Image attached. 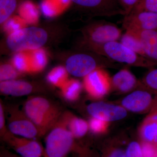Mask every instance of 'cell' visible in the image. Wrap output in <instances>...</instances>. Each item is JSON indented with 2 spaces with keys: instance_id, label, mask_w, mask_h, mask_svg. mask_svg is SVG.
<instances>
[{
  "instance_id": "obj_1",
  "label": "cell",
  "mask_w": 157,
  "mask_h": 157,
  "mask_svg": "<svg viewBox=\"0 0 157 157\" xmlns=\"http://www.w3.org/2000/svg\"><path fill=\"white\" fill-rule=\"evenodd\" d=\"M72 34L68 25L61 21H48L20 29L2 39L0 52L9 55L26 50L54 47L65 42Z\"/></svg>"
},
{
  "instance_id": "obj_2",
  "label": "cell",
  "mask_w": 157,
  "mask_h": 157,
  "mask_svg": "<svg viewBox=\"0 0 157 157\" xmlns=\"http://www.w3.org/2000/svg\"><path fill=\"white\" fill-rule=\"evenodd\" d=\"M53 56L61 62L68 73L75 77H85L98 69L119 66L99 54L77 47L72 50L55 52Z\"/></svg>"
},
{
  "instance_id": "obj_3",
  "label": "cell",
  "mask_w": 157,
  "mask_h": 157,
  "mask_svg": "<svg viewBox=\"0 0 157 157\" xmlns=\"http://www.w3.org/2000/svg\"><path fill=\"white\" fill-rule=\"evenodd\" d=\"M76 47L94 52L116 63L142 67H155L146 58L134 52L118 41L97 44L80 40Z\"/></svg>"
},
{
  "instance_id": "obj_4",
  "label": "cell",
  "mask_w": 157,
  "mask_h": 157,
  "mask_svg": "<svg viewBox=\"0 0 157 157\" xmlns=\"http://www.w3.org/2000/svg\"><path fill=\"white\" fill-rule=\"evenodd\" d=\"M23 111L39 130L41 137L50 131L62 114L57 106L40 96L28 98L24 105Z\"/></svg>"
},
{
  "instance_id": "obj_5",
  "label": "cell",
  "mask_w": 157,
  "mask_h": 157,
  "mask_svg": "<svg viewBox=\"0 0 157 157\" xmlns=\"http://www.w3.org/2000/svg\"><path fill=\"white\" fill-rule=\"evenodd\" d=\"M74 138L62 115L45 138L43 157H68L73 148Z\"/></svg>"
},
{
  "instance_id": "obj_6",
  "label": "cell",
  "mask_w": 157,
  "mask_h": 157,
  "mask_svg": "<svg viewBox=\"0 0 157 157\" xmlns=\"http://www.w3.org/2000/svg\"><path fill=\"white\" fill-rule=\"evenodd\" d=\"M73 10L89 19L95 17L125 16V12L118 0H70Z\"/></svg>"
},
{
  "instance_id": "obj_7",
  "label": "cell",
  "mask_w": 157,
  "mask_h": 157,
  "mask_svg": "<svg viewBox=\"0 0 157 157\" xmlns=\"http://www.w3.org/2000/svg\"><path fill=\"white\" fill-rule=\"evenodd\" d=\"M79 32L82 35L80 40L97 44L117 41L122 36L120 29L115 24L105 20L90 21Z\"/></svg>"
},
{
  "instance_id": "obj_8",
  "label": "cell",
  "mask_w": 157,
  "mask_h": 157,
  "mask_svg": "<svg viewBox=\"0 0 157 157\" xmlns=\"http://www.w3.org/2000/svg\"><path fill=\"white\" fill-rule=\"evenodd\" d=\"M7 128L13 135L20 137L30 139L41 137L39 130L23 110L16 107L9 108Z\"/></svg>"
},
{
  "instance_id": "obj_9",
  "label": "cell",
  "mask_w": 157,
  "mask_h": 157,
  "mask_svg": "<svg viewBox=\"0 0 157 157\" xmlns=\"http://www.w3.org/2000/svg\"><path fill=\"white\" fill-rule=\"evenodd\" d=\"M2 139L21 156L43 157L44 147L35 139L16 136L9 131Z\"/></svg>"
},
{
  "instance_id": "obj_10",
  "label": "cell",
  "mask_w": 157,
  "mask_h": 157,
  "mask_svg": "<svg viewBox=\"0 0 157 157\" xmlns=\"http://www.w3.org/2000/svg\"><path fill=\"white\" fill-rule=\"evenodd\" d=\"M122 25L125 31L135 33L157 30V13L149 11H132L125 15Z\"/></svg>"
},
{
  "instance_id": "obj_11",
  "label": "cell",
  "mask_w": 157,
  "mask_h": 157,
  "mask_svg": "<svg viewBox=\"0 0 157 157\" xmlns=\"http://www.w3.org/2000/svg\"><path fill=\"white\" fill-rule=\"evenodd\" d=\"M84 85L90 96L99 98L107 94L111 83L107 73L102 69H98L84 77Z\"/></svg>"
},
{
  "instance_id": "obj_12",
  "label": "cell",
  "mask_w": 157,
  "mask_h": 157,
  "mask_svg": "<svg viewBox=\"0 0 157 157\" xmlns=\"http://www.w3.org/2000/svg\"><path fill=\"white\" fill-rule=\"evenodd\" d=\"M87 110L93 117L106 122L119 120L127 115L126 110L124 107L103 102H97L89 104Z\"/></svg>"
},
{
  "instance_id": "obj_13",
  "label": "cell",
  "mask_w": 157,
  "mask_h": 157,
  "mask_svg": "<svg viewBox=\"0 0 157 157\" xmlns=\"http://www.w3.org/2000/svg\"><path fill=\"white\" fill-rule=\"evenodd\" d=\"M39 83L19 79L0 82V92L5 95L21 97L33 94L39 90Z\"/></svg>"
},
{
  "instance_id": "obj_14",
  "label": "cell",
  "mask_w": 157,
  "mask_h": 157,
  "mask_svg": "<svg viewBox=\"0 0 157 157\" xmlns=\"http://www.w3.org/2000/svg\"><path fill=\"white\" fill-rule=\"evenodd\" d=\"M151 92L146 90H137L124 98L122 104L124 108L135 112L144 111L154 104Z\"/></svg>"
},
{
  "instance_id": "obj_15",
  "label": "cell",
  "mask_w": 157,
  "mask_h": 157,
  "mask_svg": "<svg viewBox=\"0 0 157 157\" xmlns=\"http://www.w3.org/2000/svg\"><path fill=\"white\" fill-rule=\"evenodd\" d=\"M134 33L140 39L145 58L157 66V30Z\"/></svg>"
},
{
  "instance_id": "obj_16",
  "label": "cell",
  "mask_w": 157,
  "mask_h": 157,
  "mask_svg": "<svg viewBox=\"0 0 157 157\" xmlns=\"http://www.w3.org/2000/svg\"><path fill=\"white\" fill-rule=\"evenodd\" d=\"M113 87L121 92H127L133 89L137 84L135 76L127 69L119 71L110 79Z\"/></svg>"
},
{
  "instance_id": "obj_17",
  "label": "cell",
  "mask_w": 157,
  "mask_h": 157,
  "mask_svg": "<svg viewBox=\"0 0 157 157\" xmlns=\"http://www.w3.org/2000/svg\"><path fill=\"white\" fill-rule=\"evenodd\" d=\"M68 130L74 138H78L84 136L88 129V124L82 119L79 118L67 112L62 114Z\"/></svg>"
},
{
  "instance_id": "obj_18",
  "label": "cell",
  "mask_w": 157,
  "mask_h": 157,
  "mask_svg": "<svg viewBox=\"0 0 157 157\" xmlns=\"http://www.w3.org/2000/svg\"><path fill=\"white\" fill-rule=\"evenodd\" d=\"M141 133L147 141L157 143V110L153 112L145 120Z\"/></svg>"
},
{
  "instance_id": "obj_19",
  "label": "cell",
  "mask_w": 157,
  "mask_h": 157,
  "mask_svg": "<svg viewBox=\"0 0 157 157\" xmlns=\"http://www.w3.org/2000/svg\"><path fill=\"white\" fill-rule=\"evenodd\" d=\"M120 39V42L123 45L134 52L145 57L141 42L137 34L131 31H126L125 33L122 35Z\"/></svg>"
},
{
  "instance_id": "obj_20",
  "label": "cell",
  "mask_w": 157,
  "mask_h": 157,
  "mask_svg": "<svg viewBox=\"0 0 157 157\" xmlns=\"http://www.w3.org/2000/svg\"><path fill=\"white\" fill-rule=\"evenodd\" d=\"M25 0H0V24L7 21Z\"/></svg>"
},
{
  "instance_id": "obj_21",
  "label": "cell",
  "mask_w": 157,
  "mask_h": 157,
  "mask_svg": "<svg viewBox=\"0 0 157 157\" xmlns=\"http://www.w3.org/2000/svg\"><path fill=\"white\" fill-rule=\"evenodd\" d=\"M62 96L68 101H74L78 99L81 90L79 82L71 80L67 82L61 88Z\"/></svg>"
},
{
  "instance_id": "obj_22",
  "label": "cell",
  "mask_w": 157,
  "mask_h": 157,
  "mask_svg": "<svg viewBox=\"0 0 157 157\" xmlns=\"http://www.w3.org/2000/svg\"><path fill=\"white\" fill-rule=\"evenodd\" d=\"M67 72L65 68H57L52 71L47 77L50 84L61 88L68 81Z\"/></svg>"
},
{
  "instance_id": "obj_23",
  "label": "cell",
  "mask_w": 157,
  "mask_h": 157,
  "mask_svg": "<svg viewBox=\"0 0 157 157\" xmlns=\"http://www.w3.org/2000/svg\"><path fill=\"white\" fill-rule=\"evenodd\" d=\"M22 73L14 65L9 63L2 64L0 66V82L18 79Z\"/></svg>"
},
{
  "instance_id": "obj_24",
  "label": "cell",
  "mask_w": 157,
  "mask_h": 157,
  "mask_svg": "<svg viewBox=\"0 0 157 157\" xmlns=\"http://www.w3.org/2000/svg\"><path fill=\"white\" fill-rule=\"evenodd\" d=\"M144 86L157 93V68L150 70L143 79Z\"/></svg>"
},
{
  "instance_id": "obj_25",
  "label": "cell",
  "mask_w": 157,
  "mask_h": 157,
  "mask_svg": "<svg viewBox=\"0 0 157 157\" xmlns=\"http://www.w3.org/2000/svg\"><path fill=\"white\" fill-rule=\"evenodd\" d=\"M149 11L157 13V0H141L132 11Z\"/></svg>"
},
{
  "instance_id": "obj_26",
  "label": "cell",
  "mask_w": 157,
  "mask_h": 157,
  "mask_svg": "<svg viewBox=\"0 0 157 157\" xmlns=\"http://www.w3.org/2000/svg\"><path fill=\"white\" fill-rule=\"evenodd\" d=\"M89 126L94 133H102L107 129V122L93 117L90 121Z\"/></svg>"
},
{
  "instance_id": "obj_27",
  "label": "cell",
  "mask_w": 157,
  "mask_h": 157,
  "mask_svg": "<svg viewBox=\"0 0 157 157\" xmlns=\"http://www.w3.org/2000/svg\"><path fill=\"white\" fill-rule=\"evenodd\" d=\"M126 157H144L142 149L136 142H133L129 144L127 150Z\"/></svg>"
},
{
  "instance_id": "obj_28",
  "label": "cell",
  "mask_w": 157,
  "mask_h": 157,
  "mask_svg": "<svg viewBox=\"0 0 157 157\" xmlns=\"http://www.w3.org/2000/svg\"><path fill=\"white\" fill-rule=\"evenodd\" d=\"M141 0H118L122 8L123 9L126 15L130 14Z\"/></svg>"
},
{
  "instance_id": "obj_29",
  "label": "cell",
  "mask_w": 157,
  "mask_h": 157,
  "mask_svg": "<svg viewBox=\"0 0 157 157\" xmlns=\"http://www.w3.org/2000/svg\"><path fill=\"white\" fill-rule=\"evenodd\" d=\"M6 115L5 110L2 101L0 102V135L2 137L9 132L8 128L6 126Z\"/></svg>"
},
{
  "instance_id": "obj_30",
  "label": "cell",
  "mask_w": 157,
  "mask_h": 157,
  "mask_svg": "<svg viewBox=\"0 0 157 157\" xmlns=\"http://www.w3.org/2000/svg\"><path fill=\"white\" fill-rule=\"evenodd\" d=\"M142 153L144 157H156V152L154 147L149 143L144 144L142 147Z\"/></svg>"
},
{
  "instance_id": "obj_31",
  "label": "cell",
  "mask_w": 157,
  "mask_h": 157,
  "mask_svg": "<svg viewBox=\"0 0 157 157\" xmlns=\"http://www.w3.org/2000/svg\"><path fill=\"white\" fill-rule=\"evenodd\" d=\"M1 157H23L17 154L13 153L7 150L2 151L1 154Z\"/></svg>"
},
{
  "instance_id": "obj_32",
  "label": "cell",
  "mask_w": 157,
  "mask_h": 157,
  "mask_svg": "<svg viewBox=\"0 0 157 157\" xmlns=\"http://www.w3.org/2000/svg\"><path fill=\"white\" fill-rule=\"evenodd\" d=\"M108 157H126L124 152L121 150H116Z\"/></svg>"
}]
</instances>
